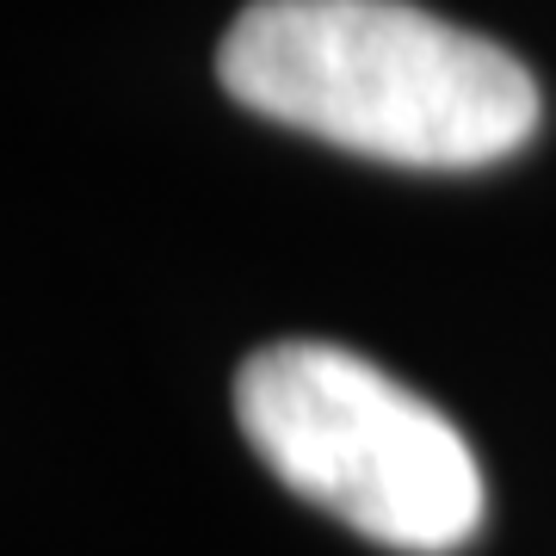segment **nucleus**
<instances>
[{
  "label": "nucleus",
  "instance_id": "obj_2",
  "mask_svg": "<svg viewBox=\"0 0 556 556\" xmlns=\"http://www.w3.org/2000/svg\"><path fill=\"white\" fill-rule=\"evenodd\" d=\"M236 420L291 495L371 544L445 556L482 526L470 439L371 358L321 340L260 346L236 371Z\"/></svg>",
  "mask_w": 556,
  "mask_h": 556
},
{
  "label": "nucleus",
  "instance_id": "obj_1",
  "mask_svg": "<svg viewBox=\"0 0 556 556\" xmlns=\"http://www.w3.org/2000/svg\"><path fill=\"white\" fill-rule=\"evenodd\" d=\"M229 100L390 167H489L538 130V87L501 43L408 0H254L217 50Z\"/></svg>",
  "mask_w": 556,
  "mask_h": 556
}]
</instances>
